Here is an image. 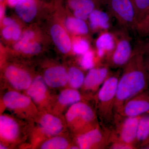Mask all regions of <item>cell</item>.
Masks as SVG:
<instances>
[{
  "label": "cell",
  "mask_w": 149,
  "mask_h": 149,
  "mask_svg": "<svg viewBox=\"0 0 149 149\" xmlns=\"http://www.w3.org/2000/svg\"><path fill=\"white\" fill-rule=\"evenodd\" d=\"M143 55V49L140 44L133 49L130 60L123 67V72L118 83L115 115L128 100L149 89Z\"/></svg>",
  "instance_id": "6da1fadb"
},
{
  "label": "cell",
  "mask_w": 149,
  "mask_h": 149,
  "mask_svg": "<svg viewBox=\"0 0 149 149\" xmlns=\"http://www.w3.org/2000/svg\"><path fill=\"white\" fill-rule=\"evenodd\" d=\"M119 74L109 75L97 91L96 96L97 115L100 124L110 128L114 124L115 103Z\"/></svg>",
  "instance_id": "7a4b0ae2"
},
{
  "label": "cell",
  "mask_w": 149,
  "mask_h": 149,
  "mask_svg": "<svg viewBox=\"0 0 149 149\" xmlns=\"http://www.w3.org/2000/svg\"><path fill=\"white\" fill-rule=\"evenodd\" d=\"M67 120L80 134L96 128L99 124L96 111L83 102L73 104L66 114Z\"/></svg>",
  "instance_id": "3957f363"
},
{
  "label": "cell",
  "mask_w": 149,
  "mask_h": 149,
  "mask_svg": "<svg viewBox=\"0 0 149 149\" xmlns=\"http://www.w3.org/2000/svg\"><path fill=\"white\" fill-rule=\"evenodd\" d=\"M141 116L122 117L115 116L114 122L115 128L112 129L111 143L119 141L133 146L137 149L136 137Z\"/></svg>",
  "instance_id": "277c9868"
},
{
  "label": "cell",
  "mask_w": 149,
  "mask_h": 149,
  "mask_svg": "<svg viewBox=\"0 0 149 149\" xmlns=\"http://www.w3.org/2000/svg\"><path fill=\"white\" fill-rule=\"evenodd\" d=\"M112 129L100 125L96 128L82 134L77 138L79 149H106L111 143Z\"/></svg>",
  "instance_id": "5b68a950"
},
{
  "label": "cell",
  "mask_w": 149,
  "mask_h": 149,
  "mask_svg": "<svg viewBox=\"0 0 149 149\" xmlns=\"http://www.w3.org/2000/svg\"><path fill=\"white\" fill-rule=\"evenodd\" d=\"M104 4L121 26L126 29H135L137 16L131 0H106Z\"/></svg>",
  "instance_id": "8992f818"
},
{
  "label": "cell",
  "mask_w": 149,
  "mask_h": 149,
  "mask_svg": "<svg viewBox=\"0 0 149 149\" xmlns=\"http://www.w3.org/2000/svg\"><path fill=\"white\" fill-rule=\"evenodd\" d=\"M149 113V89L125 102L115 116H137Z\"/></svg>",
  "instance_id": "52a82bcc"
},
{
  "label": "cell",
  "mask_w": 149,
  "mask_h": 149,
  "mask_svg": "<svg viewBox=\"0 0 149 149\" xmlns=\"http://www.w3.org/2000/svg\"><path fill=\"white\" fill-rule=\"evenodd\" d=\"M133 51L128 38L121 37L109 58V65L114 68L124 67L131 58Z\"/></svg>",
  "instance_id": "ba28073f"
},
{
  "label": "cell",
  "mask_w": 149,
  "mask_h": 149,
  "mask_svg": "<svg viewBox=\"0 0 149 149\" xmlns=\"http://www.w3.org/2000/svg\"><path fill=\"white\" fill-rule=\"evenodd\" d=\"M109 75L107 66H101L90 70L85 77L83 85L84 90L95 92L98 91Z\"/></svg>",
  "instance_id": "9c48e42d"
},
{
  "label": "cell",
  "mask_w": 149,
  "mask_h": 149,
  "mask_svg": "<svg viewBox=\"0 0 149 149\" xmlns=\"http://www.w3.org/2000/svg\"><path fill=\"white\" fill-rule=\"evenodd\" d=\"M5 75L11 85L17 90L27 89L32 83L29 74L15 66L8 67L6 69Z\"/></svg>",
  "instance_id": "30bf717a"
},
{
  "label": "cell",
  "mask_w": 149,
  "mask_h": 149,
  "mask_svg": "<svg viewBox=\"0 0 149 149\" xmlns=\"http://www.w3.org/2000/svg\"><path fill=\"white\" fill-rule=\"evenodd\" d=\"M44 79L49 87L59 88L64 86L68 82V72L63 67L50 68L45 72Z\"/></svg>",
  "instance_id": "8fae6325"
},
{
  "label": "cell",
  "mask_w": 149,
  "mask_h": 149,
  "mask_svg": "<svg viewBox=\"0 0 149 149\" xmlns=\"http://www.w3.org/2000/svg\"><path fill=\"white\" fill-rule=\"evenodd\" d=\"M68 3L74 16L83 20L89 17L97 4L94 0H68Z\"/></svg>",
  "instance_id": "7c38bea8"
},
{
  "label": "cell",
  "mask_w": 149,
  "mask_h": 149,
  "mask_svg": "<svg viewBox=\"0 0 149 149\" xmlns=\"http://www.w3.org/2000/svg\"><path fill=\"white\" fill-rule=\"evenodd\" d=\"M52 38L57 47L63 53L69 52L71 43L69 36L63 27L58 24H54L51 29Z\"/></svg>",
  "instance_id": "4fadbf2b"
},
{
  "label": "cell",
  "mask_w": 149,
  "mask_h": 149,
  "mask_svg": "<svg viewBox=\"0 0 149 149\" xmlns=\"http://www.w3.org/2000/svg\"><path fill=\"white\" fill-rule=\"evenodd\" d=\"M37 0H24L15 7L17 15L25 22H30L35 17L38 9Z\"/></svg>",
  "instance_id": "5bb4252c"
},
{
  "label": "cell",
  "mask_w": 149,
  "mask_h": 149,
  "mask_svg": "<svg viewBox=\"0 0 149 149\" xmlns=\"http://www.w3.org/2000/svg\"><path fill=\"white\" fill-rule=\"evenodd\" d=\"M19 131L18 125L13 119L6 116H0V133L3 139L13 141L18 136Z\"/></svg>",
  "instance_id": "9a60e30c"
},
{
  "label": "cell",
  "mask_w": 149,
  "mask_h": 149,
  "mask_svg": "<svg viewBox=\"0 0 149 149\" xmlns=\"http://www.w3.org/2000/svg\"><path fill=\"white\" fill-rule=\"evenodd\" d=\"M40 125L44 133L53 136L60 133L63 126L61 120L49 114L45 115L40 120Z\"/></svg>",
  "instance_id": "2e32d148"
},
{
  "label": "cell",
  "mask_w": 149,
  "mask_h": 149,
  "mask_svg": "<svg viewBox=\"0 0 149 149\" xmlns=\"http://www.w3.org/2000/svg\"><path fill=\"white\" fill-rule=\"evenodd\" d=\"M5 105L11 109L23 108L27 107L30 103V100L27 96L17 92H8L3 97Z\"/></svg>",
  "instance_id": "e0dca14e"
},
{
  "label": "cell",
  "mask_w": 149,
  "mask_h": 149,
  "mask_svg": "<svg viewBox=\"0 0 149 149\" xmlns=\"http://www.w3.org/2000/svg\"><path fill=\"white\" fill-rule=\"evenodd\" d=\"M149 142V113L141 115L136 142L137 149H142Z\"/></svg>",
  "instance_id": "ac0fdd59"
},
{
  "label": "cell",
  "mask_w": 149,
  "mask_h": 149,
  "mask_svg": "<svg viewBox=\"0 0 149 149\" xmlns=\"http://www.w3.org/2000/svg\"><path fill=\"white\" fill-rule=\"evenodd\" d=\"M47 91V84L44 78L37 76L27 89V94L34 101L39 102L45 99Z\"/></svg>",
  "instance_id": "d6986e66"
},
{
  "label": "cell",
  "mask_w": 149,
  "mask_h": 149,
  "mask_svg": "<svg viewBox=\"0 0 149 149\" xmlns=\"http://www.w3.org/2000/svg\"><path fill=\"white\" fill-rule=\"evenodd\" d=\"M116 45V43L112 34L109 32L103 33L96 41V46L98 56L99 57H103L106 52L113 51Z\"/></svg>",
  "instance_id": "ffe728a7"
},
{
  "label": "cell",
  "mask_w": 149,
  "mask_h": 149,
  "mask_svg": "<svg viewBox=\"0 0 149 149\" xmlns=\"http://www.w3.org/2000/svg\"><path fill=\"white\" fill-rule=\"evenodd\" d=\"M89 18L91 29H107L109 28V15L103 11L95 9L90 14Z\"/></svg>",
  "instance_id": "44dd1931"
},
{
  "label": "cell",
  "mask_w": 149,
  "mask_h": 149,
  "mask_svg": "<svg viewBox=\"0 0 149 149\" xmlns=\"http://www.w3.org/2000/svg\"><path fill=\"white\" fill-rule=\"evenodd\" d=\"M65 26L70 32L74 35H86L89 32L88 25L84 20L76 17L67 19Z\"/></svg>",
  "instance_id": "7402d4cb"
},
{
  "label": "cell",
  "mask_w": 149,
  "mask_h": 149,
  "mask_svg": "<svg viewBox=\"0 0 149 149\" xmlns=\"http://www.w3.org/2000/svg\"><path fill=\"white\" fill-rule=\"evenodd\" d=\"M82 96L76 89H66L63 91L58 97V101L64 105H72L79 102L82 100Z\"/></svg>",
  "instance_id": "603a6c76"
},
{
  "label": "cell",
  "mask_w": 149,
  "mask_h": 149,
  "mask_svg": "<svg viewBox=\"0 0 149 149\" xmlns=\"http://www.w3.org/2000/svg\"><path fill=\"white\" fill-rule=\"evenodd\" d=\"M68 82L71 88L77 89L83 86L85 77L79 68L75 67L70 68L68 70Z\"/></svg>",
  "instance_id": "cb8c5ba5"
},
{
  "label": "cell",
  "mask_w": 149,
  "mask_h": 149,
  "mask_svg": "<svg viewBox=\"0 0 149 149\" xmlns=\"http://www.w3.org/2000/svg\"><path fill=\"white\" fill-rule=\"evenodd\" d=\"M68 142L62 137H57L46 141L41 146L42 149H63L68 146Z\"/></svg>",
  "instance_id": "d4e9b609"
},
{
  "label": "cell",
  "mask_w": 149,
  "mask_h": 149,
  "mask_svg": "<svg viewBox=\"0 0 149 149\" xmlns=\"http://www.w3.org/2000/svg\"><path fill=\"white\" fill-rule=\"evenodd\" d=\"M131 1L136 9L138 22L149 11V0H131Z\"/></svg>",
  "instance_id": "484cf974"
},
{
  "label": "cell",
  "mask_w": 149,
  "mask_h": 149,
  "mask_svg": "<svg viewBox=\"0 0 149 149\" xmlns=\"http://www.w3.org/2000/svg\"><path fill=\"white\" fill-rule=\"evenodd\" d=\"M135 30L141 37H149V11L138 21Z\"/></svg>",
  "instance_id": "4316f807"
},
{
  "label": "cell",
  "mask_w": 149,
  "mask_h": 149,
  "mask_svg": "<svg viewBox=\"0 0 149 149\" xmlns=\"http://www.w3.org/2000/svg\"><path fill=\"white\" fill-rule=\"evenodd\" d=\"M2 33L3 37L6 40L12 39L17 41L21 36V29L18 24H16L11 26H6L3 29Z\"/></svg>",
  "instance_id": "83f0119b"
},
{
  "label": "cell",
  "mask_w": 149,
  "mask_h": 149,
  "mask_svg": "<svg viewBox=\"0 0 149 149\" xmlns=\"http://www.w3.org/2000/svg\"><path fill=\"white\" fill-rule=\"evenodd\" d=\"M94 57L93 51L89 50L83 54L80 59V65L85 70H91L93 68L95 65Z\"/></svg>",
  "instance_id": "f1b7e54d"
},
{
  "label": "cell",
  "mask_w": 149,
  "mask_h": 149,
  "mask_svg": "<svg viewBox=\"0 0 149 149\" xmlns=\"http://www.w3.org/2000/svg\"><path fill=\"white\" fill-rule=\"evenodd\" d=\"M89 43L83 39L76 40L72 45V50L74 53L78 55H83L89 50Z\"/></svg>",
  "instance_id": "f546056e"
},
{
  "label": "cell",
  "mask_w": 149,
  "mask_h": 149,
  "mask_svg": "<svg viewBox=\"0 0 149 149\" xmlns=\"http://www.w3.org/2000/svg\"><path fill=\"white\" fill-rule=\"evenodd\" d=\"M35 36V33L31 30H27L24 32L19 40L15 44L14 49L17 51L21 52L22 48L27 43H29L30 40H32Z\"/></svg>",
  "instance_id": "4dcf8cb0"
},
{
  "label": "cell",
  "mask_w": 149,
  "mask_h": 149,
  "mask_svg": "<svg viewBox=\"0 0 149 149\" xmlns=\"http://www.w3.org/2000/svg\"><path fill=\"white\" fill-rule=\"evenodd\" d=\"M41 49V46L38 43L29 42L23 47L21 52L26 54H35L40 52Z\"/></svg>",
  "instance_id": "1f68e13d"
},
{
  "label": "cell",
  "mask_w": 149,
  "mask_h": 149,
  "mask_svg": "<svg viewBox=\"0 0 149 149\" xmlns=\"http://www.w3.org/2000/svg\"><path fill=\"white\" fill-rule=\"evenodd\" d=\"M111 149H134L136 148L133 146H130L123 142L119 141H113L111 142L108 147Z\"/></svg>",
  "instance_id": "d6a6232c"
},
{
  "label": "cell",
  "mask_w": 149,
  "mask_h": 149,
  "mask_svg": "<svg viewBox=\"0 0 149 149\" xmlns=\"http://www.w3.org/2000/svg\"><path fill=\"white\" fill-rule=\"evenodd\" d=\"M143 61L144 66L146 69L149 82V50L144 49Z\"/></svg>",
  "instance_id": "836d02e7"
},
{
  "label": "cell",
  "mask_w": 149,
  "mask_h": 149,
  "mask_svg": "<svg viewBox=\"0 0 149 149\" xmlns=\"http://www.w3.org/2000/svg\"><path fill=\"white\" fill-rule=\"evenodd\" d=\"M2 23L6 26H11L17 24L14 20L9 17H5L3 19Z\"/></svg>",
  "instance_id": "e575fe53"
},
{
  "label": "cell",
  "mask_w": 149,
  "mask_h": 149,
  "mask_svg": "<svg viewBox=\"0 0 149 149\" xmlns=\"http://www.w3.org/2000/svg\"><path fill=\"white\" fill-rule=\"evenodd\" d=\"M24 0H7V3L11 7H15L17 5Z\"/></svg>",
  "instance_id": "d590c367"
},
{
  "label": "cell",
  "mask_w": 149,
  "mask_h": 149,
  "mask_svg": "<svg viewBox=\"0 0 149 149\" xmlns=\"http://www.w3.org/2000/svg\"><path fill=\"white\" fill-rule=\"evenodd\" d=\"M5 12V9L4 6L3 4H1V7H0V17H1V19L3 18V17L4 15Z\"/></svg>",
  "instance_id": "8d00e7d4"
},
{
  "label": "cell",
  "mask_w": 149,
  "mask_h": 149,
  "mask_svg": "<svg viewBox=\"0 0 149 149\" xmlns=\"http://www.w3.org/2000/svg\"><path fill=\"white\" fill-rule=\"evenodd\" d=\"M141 45L144 49L149 50V40H148L146 42L141 44Z\"/></svg>",
  "instance_id": "74e56055"
},
{
  "label": "cell",
  "mask_w": 149,
  "mask_h": 149,
  "mask_svg": "<svg viewBox=\"0 0 149 149\" xmlns=\"http://www.w3.org/2000/svg\"><path fill=\"white\" fill-rule=\"evenodd\" d=\"M97 4H105L106 0H94Z\"/></svg>",
  "instance_id": "f35d334b"
},
{
  "label": "cell",
  "mask_w": 149,
  "mask_h": 149,
  "mask_svg": "<svg viewBox=\"0 0 149 149\" xmlns=\"http://www.w3.org/2000/svg\"><path fill=\"white\" fill-rule=\"evenodd\" d=\"M143 149H149V142L147 145L142 148Z\"/></svg>",
  "instance_id": "ab89813d"
},
{
  "label": "cell",
  "mask_w": 149,
  "mask_h": 149,
  "mask_svg": "<svg viewBox=\"0 0 149 149\" xmlns=\"http://www.w3.org/2000/svg\"><path fill=\"white\" fill-rule=\"evenodd\" d=\"M0 149H6V148L5 146H4L2 144H1V145H0Z\"/></svg>",
  "instance_id": "60d3db41"
},
{
  "label": "cell",
  "mask_w": 149,
  "mask_h": 149,
  "mask_svg": "<svg viewBox=\"0 0 149 149\" xmlns=\"http://www.w3.org/2000/svg\"><path fill=\"white\" fill-rule=\"evenodd\" d=\"M3 1V0H1V1Z\"/></svg>",
  "instance_id": "b9f144b4"
}]
</instances>
